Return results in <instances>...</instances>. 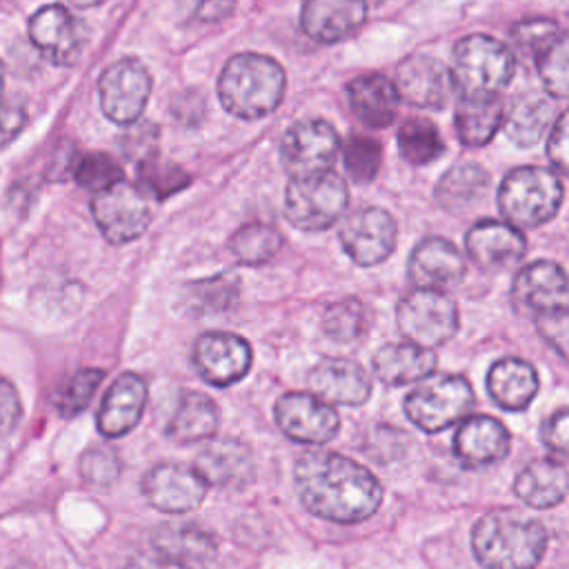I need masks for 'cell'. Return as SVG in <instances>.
Instances as JSON below:
<instances>
[{
  "label": "cell",
  "mask_w": 569,
  "mask_h": 569,
  "mask_svg": "<svg viewBox=\"0 0 569 569\" xmlns=\"http://www.w3.org/2000/svg\"><path fill=\"white\" fill-rule=\"evenodd\" d=\"M500 98H460L456 107V131L467 147L487 144L502 124Z\"/></svg>",
  "instance_id": "836d02e7"
},
{
  "label": "cell",
  "mask_w": 569,
  "mask_h": 569,
  "mask_svg": "<svg viewBox=\"0 0 569 569\" xmlns=\"http://www.w3.org/2000/svg\"><path fill=\"white\" fill-rule=\"evenodd\" d=\"M340 242L347 256L360 264L371 267L382 262L396 244V222L378 207H365L347 216L340 227Z\"/></svg>",
  "instance_id": "4fadbf2b"
},
{
  "label": "cell",
  "mask_w": 569,
  "mask_h": 569,
  "mask_svg": "<svg viewBox=\"0 0 569 569\" xmlns=\"http://www.w3.org/2000/svg\"><path fill=\"white\" fill-rule=\"evenodd\" d=\"M513 73V53L491 36L471 33L453 49L449 80L460 98H498Z\"/></svg>",
  "instance_id": "277c9868"
},
{
  "label": "cell",
  "mask_w": 569,
  "mask_h": 569,
  "mask_svg": "<svg viewBox=\"0 0 569 569\" xmlns=\"http://www.w3.org/2000/svg\"><path fill=\"white\" fill-rule=\"evenodd\" d=\"M27 122V111L20 102H0V149L18 138Z\"/></svg>",
  "instance_id": "c3c4849f"
},
{
  "label": "cell",
  "mask_w": 569,
  "mask_h": 569,
  "mask_svg": "<svg viewBox=\"0 0 569 569\" xmlns=\"http://www.w3.org/2000/svg\"><path fill=\"white\" fill-rule=\"evenodd\" d=\"M367 18L365 0H305L300 11L302 31L322 44L351 38Z\"/></svg>",
  "instance_id": "44dd1931"
},
{
  "label": "cell",
  "mask_w": 569,
  "mask_h": 569,
  "mask_svg": "<svg viewBox=\"0 0 569 569\" xmlns=\"http://www.w3.org/2000/svg\"><path fill=\"white\" fill-rule=\"evenodd\" d=\"M138 182H140V189L144 193L153 196L156 200H162V198L180 191L182 187H187L189 176L180 167H176L171 162H164V160H158L153 156H147L140 162Z\"/></svg>",
  "instance_id": "f35d334b"
},
{
  "label": "cell",
  "mask_w": 569,
  "mask_h": 569,
  "mask_svg": "<svg viewBox=\"0 0 569 569\" xmlns=\"http://www.w3.org/2000/svg\"><path fill=\"white\" fill-rule=\"evenodd\" d=\"M347 187L340 176L327 171L291 178L284 191V216L302 231L331 227L347 207Z\"/></svg>",
  "instance_id": "8992f818"
},
{
  "label": "cell",
  "mask_w": 569,
  "mask_h": 569,
  "mask_svg": "<svg viewBox=\"0 0 569 569\" xmlns=\"http://www.w3.org/2000/svg\"><path fill=\"white\" fill-rule=\"evenodd\" d=\"M122 471L120 458L111 447H93L80 458V473L91 485H111Z\"/></svg>",
  "instance_id": "7bdbcfd3"
},
{
  "label": "cell",
  "mask_w": 569,
  "mask_h": 569,
  "mask_svg": "<svg viewBox=\"0 0 569 569\" xmlns=\"http://www.w3.org/2000/svg\"><path fill=\"white\" fill-rule=\"evenodd\" d=\"M465 269L460 249L445 238H425L409 258V278L418 289H451L462 280Z\"/></svg>",
  "instance_id": "d6986e66"
},
{
  "label": "cell",
  "mask_w": 569,
  "mask_h": 569,
  "mask_svg": "<svg viewBox=\"0 0 569 569\" xmlns=\"http://www.w3.org/2000/svg\"><path fill=\"white\" fill-rule=\"evenodd\" d=\"M367 327V309L360 300L347 298L331 305L322 316L325 333L336 342H353Z\"/></svg>",
  "instance_id": "74e56055"
},
{
  "label": "cell",
  "mask_w": 569,
  "mask_h": 569,
  "mask_svg": "<svg viewBox=\"0 0 569 569\" xmlns=\"http://www.w3.org/2000/svg\"><path fill=\"white\" fill-rule=\"evenodd\" d=\"M436 369V353L411 342H391L376 351L373 371L387 385H407L429 378Z\"/></svg>",
  "instance_id": "f1b7e54d"
},
{
  "label": "cell",
  "mask_w": 569,
  "mask_h": 569,
  "mask_svg": "<svg viewBox=\"0 0 569 569\" xmlns=\"http://www.w3.org/2000/svg\"><path fill=\"white\" fill-rule=\"evenodd\" d=\"M511 296L518 309L531 311L533 316L567 309V278L562 267L549 260L525 264L513 278Z\"/></svg>",
  "instance_id": "ac0fdd59"
},
{
  "label": "cell",
  "mask_w": 569,
  "mask_h": 569,
  "mask_svg": "<svg viewBox=\"0 0 569 569\" xmlns=\"http://www.w3.org/2000/svg\"><path fill=\"white\" fill-rule=\"evenodd\" d=\"M236 0H178V9L196 22H218L233 11Z\"/></svg>",
  "instance_id": "7dc6e473"
},
{
  "label": "cell",
  "mask_w": 569,
  "mask_h": 569,
  "mask_svg": "<svg viewBox=\"0 0 569 569\" xmlns=\"http://www.w3.org/2000/svg\"><path fill=\"white\" fill-rule=\"evenodd\" d=\"M282 244V236L276 227L253 222L240 227L231 240L229 249L242 264H262L267 262Z\"/></svg>",
  "instance_id": "d590c367"
},
{
  "label": "cell",
  "mask_w": 569,
  "mask_h": 569,
  "mask_svg": "<svg viewBox=\"0 0 569 569\" xmlns=\"http://www.w3.org/2000/svg\"><path fill=\"white\" fill-rule=\"evenodd\" d=\"M124 569H169V565L160 558V556H151V553H138L133 556Z\"/></svg>",
  "instance_id": "f5cc1de1"
},
{
  "label": "cell",
  "mask_w": 569,
  "mask_h": 569,
  "mask_svg": "<svg viewBox=\"0 0 569 569\" xmlns=\"http://www.w3.org/2000/svg\"><path fill=\"white\" fill-rule=\"evenodd\" d=\"M193 471L204 480V485H216V487L244 485L253 471L251 451L242 442L231 438L213 440L196 456Z\"/></svg>",
  "instance_id": "484cf974"
},
{
  "label": "cell",
  "mask_w": 569,
  "mask_h": 569,
  "mask_svg": "<svg viewBox=\"0 0 569 569\" xmlns=\"http://www.w3.org/2000/svg\"><path fill=\"white\" fill-rule=\"evenodd\" d=\"M347 98L351 111L369 127H387L398 113V91L393 82L380 73L360 76L349 82Z\"/></svg>",
  "instance_id": "4316f807"
},
{
  "label": "cell",
  "mask_w": 569,
  "mask_h": 569,
  "mask_svg": "<svg viewBox=\"0 0 569 569\" xmlns=\"http://www.w3.org/2000/svg\"><path fill=\"white\" fill-rule=\"evenodd\" d=\"M218 420H220L218 407L209 396L200 391H184L167 425V433L171 440L180 445L200 442L213 436Z\"/></svg>",
  "instance_id": "d6a6232c"
},
{
  "label": "cell",
  "mask_w": 569,
  "mask_h": 569,
  "mask_svg": "<svg viewBox=\"0 0 569 569\" xmlns=\"http://www.w3.org/2000/svg\"><path fill=\"white\" fill-rule=\"evenodd\" d=\"M489 182V173L480 164L462 162L438 180L436 198L447 211L465 213L485 200Z\"/></svg>",
  "instance_id": "1f68e13d"
},
{
  "label": "cell",
  "mask_w": 569,
  "mask_h": 569,
  "mask_svg": "<svg viewBox=\"0 0 569 569\" xmlns=\"http://www.w3.org/2000/svg\"><path fill=\"white\" fill-rule=\"evenodd\" d=\"M20 413H22V407H20L18 391L9 380L0 376V436H7L18 425Z\"/></svg>",
  "instance_id": "681fc988"
},
{
  "label": "cell",
  "mask_w": 569,
  "mask_h": 569,
  "mask_svg": "<svg viewBox=\"0 0 569 569\" xmlns=\"http://www.w3.org/2000/svg\"><path fill=\"white\" fill-rule=\"evenodd\" d=\"M342 158L349 178L358 184H369L378 176L382 151L378 140L369 136H351L345 144Z\"/></svg>",
  "instance_id": "60d3db41"
},
{
  "label": "cell",
  "mask_w": 569,
  "mask_h": 569,
  "mask_svg": "<svg viewBox=\"0 0 569 569\" xmlns=\"http://www.w3.org/2000/svg\"><path fill=\"white\" fill-rule=\"evenodd\" d=\"M2 84H4V69H2V62H0V93H2Z\"/></svg>",
  "instance_id": "11a10c76"
},
{
  "label": "cell",
  "mask_w": 569,
  "mask_h": 569,
  "mask_svg": "<svg viewBox=\"0 0 569 569\" xmlns=\"http://www.w3.org/2000/svg\"><path fill=\"white\" fill-rule=\"evenodd\" d=\"M471 405L473 391L462 376L429 378L405 398L409 420L427 433H436L460 422L469 413Z\"/></svg>",
  "instance_id": "52a82bcc"
},
{
  "label": "cell",
  "mask_w": 569,
  "mask_h": 569,
  "mask_svg": "<svg viewBox=\"0 0 569 569\" xmlns=\"http://www.w3.org/2000/svg\"><path fill=\"white\" fill-rule=\"evenodd\" d=\"M151 545L164 562L187 569L211 562L218 549L213 533L189 520H171L156 527L151 533Z\"/></svg>",
  "instance_id": "ffe728a7"
},
{
  "label": "cell",
  "mask_w": 569,
  "mask_h": 569,
  "mask_svg": "<svg viewBox=\"0 0 569 569\" xmlns=\"http://www.w3.org/2000/svg\"><path fill=\"white\" fill-rule=\"evenodd\" d=\"M147 385L136 373H122L104 393L98 411V431L107 438H118L131 431L144 409Z\"/></svg>",
  "instance_id": "d4e9b609"
},
{
  "label": "cell",
  "mask_w": 569,
  "mask_h": 569,
  "mask_svg": "<svg viewBox=\"0 0 569 569\" xmlns=\"http://www.w3.org/2000/svg\"><path fill=\"white\" fill-rule=\"evenodd\" d=\"M567 153H569V147H567V113H560L556 118V122L551 124V136H549V142H547V156H549L551 164L558 171H567Z\"/></svg>",
  "instance_id": "816d5d0a"
},
{
  "label": "cell",
  "mask_w": 569,
  "mask_h": 569,
  "mask_svg": "<svg viewBox=\"0 0 569 569\" xmlns=\"http://www.w3.org/2000/svg\"><path fill=\"white\" fill-rule=\"evenodd\" d=\"M398 327L418 347L431 349L447 342L458 329L456 302L445 291L413 289L398 302Z\"/></svg>",
  "instance_id": "ba28073f"
},
{
  "label": "cell",
  "mask_w": 569,
  "mask_h": 569,
  "mask_svg": "<svg viewBox=\"0 0 569 569\" xmlns=\"http://www.w3.org/2000/svg\"><path fill=\"white\" fill-rule=\"evenodd\" d=\"M276 422L284 436L302 445L329 442L340 427L336 409L305 391L284 393L276 402Z\"/></svg>",
  "instance_id": "7c38bea8"
},
{
  "label": "cell",
  "mask_w": 569,
  "mask_h": 569,
  "mask_svg": "<svg viewBox=\"0 0 569 569\" xmlns=\"http://www.w3.org/2000/svg\"><path fill=\"white\" fill-rule=\"evenodd\" d=\"M33 47L53 64H73L84 44L82 22L62 4H47L29 20Z\"/></svg>",
  "instance_id": "5bb4252c"
},
{
  "label": "cell",
  "mask_w": 569,
  "mask_h": 569,
  "mask_svg": "<svg viewBox=\"0 0 569 569\" xmlns=\"http://www.w3.org/2000/svg\"><path fill=\"white\" fill-rule=\"evenodd\" d=\"M465 247L478 267L500 271L520 260L527 244L516 227L498 220H480L467 231Z\"/></svg>",
  "instance_id": "603a6c76"
},
{
  "label": "cell",
  "mask_w": 569,
  "mask_h": 569,
  "mask_svg": "<svg viewBox=\"0 0 569 569\" xmlns=\"http://www.w3.org/2000/svg\"><path fill=\"white\" fill-rule=\"evenodd\" d=\"M142 491L151 507L164 513H187L193 511L204 493V480L193 471V467L162 462L156 465L142 480Z\"/></svg>",
  "instance_id": "2e32d148"
},
{
  "label": "cell",
  "mask_w": 569,
  "mask_h": 569,
  "mask_svg": "<svg viewBox=\"0 0 569 569\" xmlns=\"http://www.w3.org/2000/svg\"><path fill=\"white\" fill-rule=\"evenodd\" d=\"M91 213L100 233L113 244H124L142 236L151 218L149 204L140 189L127 184L124 180L96 193L91 200Z\"/></svg>",
  "instance_id": "9c48e42d"
},
{
  "label": "cell",
  "mask_w": 569,
  "mask_h": 569,
  "mask_svg": "<svg viewBox=\"0 0 569 569\" xmlns=\"http://www.w3.org/2000/svg\"><path fill=\"white\" fill-rule=\"evenodd\" d=\"M293 485L307 511L342 525L369 518L382 500L378 478L333 451L302 453L293 467Z\"/></svg>",
  "instance_id": "6da1fadb"
},
{
  "label": "cell",
  "mask_w": 569,
  "mask_h": 569,
  "mask_svg": "<svg viewBox=\"0 0 569 569\" xmlns=\"http://www.w3.org/2000/svg\"><path fill=\"white\" fill-rule=\"evenodd\" d=\"M98 93L100 107L109 120L118 124L136 122L151 93V73L133 58L118 60L102 71Z\"/></svg>",
  "instance_id": "30bf717a"
},
{
  "label": "cell",
  "mask_w": 569,
  "mask_h": 569,
  "mask_svg": "<svg viewBox=\"0 0 569 569\" xmlns=\"http://www.w3.org/2000/svg\"><path fill=\"white\" fill-rule=\"evenodd\" d=\"M398 149L402 158L411 164H429L440 158L445 142L436 124L427 118L405 120L398 131Z\"/></svg>",
  "instance_id": "e575fe53"
},
{
  "label": "cell",
  "mask_w": 569,
  "mask_h": 569,
  "mask_svg": "<svg viewBox=\"0 0 569 569\" xmlns=\"http://www.w3.org/2000/svg\"><path fill=\"white\" fill-rule=\"evenodd\" d=\"M540 336L565 358L567 356V309L533 316Z\"/></svg>",
  "instance_id": "bcb514c9"
},
{
  "label": "cell",
  "mask_w": 569,
  "mask_h": 569,
  "mask_svg": "<svg viewBox=\"0 0 569 569\" xmlns=\"http://www.w3.org/2000/svg\"><path fill=\"white\" fill-rule=\"evenodd\" d=\"M453 451L465 467H487L509 451V431L491 416L465 418L453 436Z\"/></svg>",
  "instance_id": "cb8c5ba5"
},
{
  "label": "cell",
  "mask_w": 569,
  "mask_h": 569,
  "mask_svg": "<svg viewBox=\"0 0 569 569\" xmlns=\"http://www.w3.org/2000/svg\"><path fill=\"white\" fill-rule=\"evenodd\" d=\"M193 365L209 385L227 387L244 378L249 371L251 347L236 333L209 331L193 345Z\"/></svg>",
  "instance_id": "9a60e30c"
},
{
  "label": "cell",
  "mask_w": 569,
  "mask_h": 569,
  "mask_svg": "<svg viewBox=\"0 0 569 569\" xmlns=\"http://www.w3.org/2000/svg\"><path fill=\"white\" fill-rule=\"evenodd\" d=\"M553 104L540 91H525L511 100L502 113L505 133L518 147H531L540 140L545 129L551 124Z\"/></svg>",
  "instance_id": "4dcf8cb0"
},
{
  "label": "cell",
  "mask_w": 569,
  "mask_h": 569,
  "mask_svg": "<svg viewBox=\"0 0 569 569\" xmlns=\"http://www.w3.org/2000/svg\"><path fill=\"white\" fill-rule=\"evenodd\" d=\"M567 427H569V422H567V409H558L553 416H549V418L545 420L542 431H540L542 442H545L551 451H556V453H560V456L567 453Z\"/></svg>",
  "instance_id": "f907efd6"
},
{
  "label": "cell",
  "mask_w": 569,
  "mask_h": 569,
  "mask_svg": "<svg viewBox=\"0 0 569 569\" xmlns=\"http://www.w3.org/2000/svg\"><path fill=\"white\" fill-rule=\"evenodd\" d=\"M282 93L284 71L269 56L238 53L220 71L218 98L231 116L262 118L280 104Z\"/></svg>",
  "instance_id": "3957f363"
},
{
  "label": "cell",
  "mask_w": 569,
  "mask_h": 569,
  "mask_svg": "<svg viewBox=\"0 0 569 569\" xmlns=\"http://www.w3.org/2000/svg\"><path fill=\"white\" fill-rule=\"evenodd\" d=\"M536 69L545 89L556 98H567L569 82V58H567V38L565 33L549 40L536 56Z\"/></svg>",
  "instance_id": "8d00e7d4"
},
{
  "label": "cell",
  "mask_w": 569,
  "mask_h": 569,
  "mask_svg": "<svg viewBox=\"0 0 569 569\" xmlns=\"http://www.w3.org/2000/svg\"><path fill=\"white\" fill-rule=\"evenodd\" d=\"M336 129L318 118L291 124L280 140V160L291 178L327 171L338 151Z\"/></svg>",
  "instance_id": "8fae6325"
},
{
  "label": "cell",
  "mask_w": 569,
  "mask_h": 569,
  "mask_svg": "<svg viewBox=\"0 0 569 569\" xmlns=\"http://www.w3.org/2000/svg\"><path fill=\"white\" fill-rule=\"evenodd\" d=\"M309 387L322 402L362 405L371 393L369 373L353 360L325 358L309 373Z\"/></svg>",
  "instance_id": "7402d4cb"
},
{
  "label": "cell",
  "mask_w": 569,
  "mask_h": 569,
  "mask_svg": "<svg viewBox=\"0 0 569 569\" xmlns=\"http://www.w3.org/2000/svg\"><path fill=\"white\" fill-rule=\"evenodd\" d=\"M562 31L558 29V24H553L549 20H527V22H520L513 27L511 38H513V44L518 51L533 58L549 40H553Z\"/></svg>",
  "instance_id": "f6af8a7d"
},
{
  "label": "cell",
  "mask_w": 569,
  "mask_h": 569,
  "mask_svg": "<svg viewBox=\"0 0 569 569\" xmlns=\"http://www.w3.org/2000/svg\"><path fill=\"white\" fill-rule=\"evenodd\" d=\"M513 491L536 509L560 505L567 496V467L558 460H536L516 476Z\"/></svg>",
  "instance_id": "f546056e"
},
{
  "label": "cell",
  "mask_w": 569,
  "mask_h": 569,
  "mask_svg": "<svg viewBox=\"0 0 569 569\" xmlns=\"http://www.w3.org/2000/svg\"><path fill=\"white\" fill-rule=\"evenodd\" d=\"M562 202V180L545 167H520L505 176L498 189V207L507 224L531 229L556 216Z\"/></svg>",
  "instance_id": "5b68a950"
},
{
  "label": "cell",
  "mask_w": 569,
  "mask_h": 569,
  "mask_svg": "<svg viewBox=\"0 0 569 569\" xmlns=\"http://www.w3.org/2000/svg\"><path fill=\"white\" fill-rule=\"evenodd\" d=\"M393 87L398 98L413 107L440 109L449 98L451 80L440 60L427 53H413L398 64Z\"/></svg>",
  "instance_id": "e0dca14e"
},
{
  "label": "cell",
  "mask_w": 569,
  "mask_h": 569,
  "mask_svg": "<svg viewBox=\"0 0 569 569\" xmlns=\"http://www.w3.org/2000/svg\"><path fill=\"white\" fill-rule=\"evenodd\" d=\"M73 176L80 187L100 193L122 180V169L111 156L96 151L80 158V162L73 169Z\"/></svg>",
  "instance_id": "b9f144b4"
},
{
  "label": "cell",
  "mask_w": 569,
  "mask_h": 569,
  "mask_svg": "<svg viewBox=\"0 0 569 569\" xmlns=\"http://www.w3.org/2000/svg\"><path fill=\"white\" fill-rule=\"evenodd\" d=\"M487 389L496 405L507 411H520L533 400L538 391V376L527 360L502 358L489 369Z\"/></svg>",
  "instance_id": "83f0119b"
},
{
  "label": "cell",
  "mask_w": 569,
  "mask_h": 569,
  "mask_svg": "<svg viewBox=\"0 0 569 569\" xmlns=\"http://www.w3.org/2000/svg\"><path fill=\"white\" fill-rule=\"evenodd\" d=\"M471 547L485 569H533L547 549V531L518 511H493L476 522Z\"/></svg>",
  "instance_id": "7a4b0ae2"
},
{
  "label": "cell",
  "mask_w": 569,
  "mask_h": 569,
  "mask_svg": "<svg viewBox=\"0 0 569 569\" xmlns=\"http://www.w3.org/2000/svg\"><path fill=\"white\" fill-rule=\"evenodd\" d=\"M102 378H104L102 369H80L73 376H69L56 391V407L60 416L71 418L80 413L93 398V391L98 389Z\"/></svg>",
  "instance_id": "ab89813d"
},
{
  "label": "cell",
  "mask_w": 569,
  "mask_h": 569,
  "mask_svg": "<svg viewBox=\"0 0 569 569\" xmlns=\"http://www.w3.org/2000/svg\"><path fill=\"white\" fill-rule=\"evenodd\" d=\"M73 7H80V9H89V7H98L100 2L104 0H69Z\"/></svg>",
  "instance_id": "db71d44e"
},
{
  "label": "cell",
  "mask_w": 569,
  "mask_h": 569,
  "mask_svg": "<svg viewBox=\"0 0 569 569\" xmlns=\"http://www.w3.org/2000/svg\"><path fill=\"white\" fill-rule=\"evenodd\" d=\"M189 289H191L189 298L193 300V305H204L207 309H222L236 298L238 282L236 278H229V276H216L209 280L191 282Z\"/></svg>",
  "instance_id": "ee69618b"
}]
</instances>
